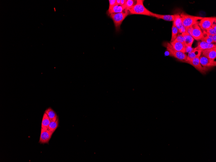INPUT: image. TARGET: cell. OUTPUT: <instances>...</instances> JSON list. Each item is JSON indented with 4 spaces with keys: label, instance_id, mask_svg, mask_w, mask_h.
<instances>
[{
    "label": "cell",
    "instance_id": "6da1fadb",
    "mask_svg": "<svg viewBox=\"0 0 216 162\" xmlns=\"http://www.w3.org/2000/svg\"><path fill=\"white\" fill-rule=\"evenodd\" d=\"M129 14V11L125 10L121 13L112 14L108 15L113 20L116 31L119 32L121 29V26L123 21Z\"/></svg>",
    "mask_w": 216,
    "mask_h": 162
},
{
    "label": "cell",
    "instance_id": "7a4b0ae2",
    "mask_svg": "<svg viewBox=\"0 0 216 162\" xmlns=\"http://www.w3.org/2000/svg\"><path fill=\"white\" fill-rule=\"evenodd\" d=\"M143 0H137L136 5L129 11L130 14L133 15H141L151 16V11L145 7L143 4Z\"/></svg>",
    "mask_w": 216,
    "mask_h": 162
},
{
    "label": "cell",
    "instance_id": "3957f363",
    "mask_svg": "<svg viewBox=\"0 0 216 162\" xmlns=\"http://www.w3.org/2000/svg\"><path fill=\"white\" fill-rule=\"evenodd\" d=\"M183 26L186 29L192 27L194 25L198 24L199 20L203 18L202 17L192 16L183 12L180 14Z\"/></svg>",
    "mask_w": 216,
    "mask_h": 162
},
{
    "label": "cell",
    "instance_id": "277c9868",
    "mask_svg": "<svg viewBox=\"0 0 216 162\" xmlns=\"http://www.w3.org/2000/svg\"><path fill=\"white\" fill-rule=\"evenodd\" d=\"M163 46L166 48L167 51H169L170 55L173 56L180 61L186 60L187 55L182 52L176 50L170 43L167 42H164L163 44Z\"/></svg>",
    "mask_w": 216,
    "mask_h": 162
},
{
    "label": "cell",
    "instance_id": "5b68a950",
    "mask_svg": "<svg viewBox=\"0 0 216 162\" xmlns=\"http://www.w3.org/2000/svg\"><path fill=\"white\" fill-rule=\"evenodd\" d=\"M199 56L190 61H182L183 62L186 63L193 66L198 71L202 74H205L208 71L209 68L203 67L201 65L200 61V57Z\"/></svg>",
    "mask_w": 216,
    "mask_h": 162
},
{
    "label": "cell",
    "instance_id": "8992f818",
    "mask_svg": "<svg viewBox=\"0 0 216 162\" xmlns=\"http://www.w3.org/2000/svg\"><path fill=\"white\" fill-rule=\"evenodd\" d=\"M216 17H203L199 22L198 25L203 31L206 30L211 27V26L216 23Z\"/></svg>",
    "mask_w": 216,
    "mask_h": 162
},
{
    "label": "cell",
    "instance_id": "52a82bcc",
    "mask_svg": "<svg viewBox=\"0 0 216 162\" xmlns=\"http://www.w3.org/2000/svg\"><path fill=\"white\" fill-rule=\"evenodd\" d=\"M53 132L48 129L41 128L39 142L41 144L48 143L52 137Z\"/></svg>",
    "mask_w": 216,
    "mask_h": 162
},
{
    "label": "cell",
    "instance_id": "ba28073f",
    "mask_svg": "<svg viewBox=\"0 0 216 162\" xmlns=\"http://www.w3.org/2000/svg\"><path fill=\"white\" fill-rule=\"evenodd\" d=\"M190 35L194 39L197 41L201 40L203 36V33L198 24L192 26V32Z\"/></svg>",
    "mask_w": 216,
    "mask_h": 162
},
{
    "label": "cell",
    "instance_id": "9c48e42d",
    "mask_svg": "<svg viewBox=\"0 0 216 162\" xmlns=\"http://www.w3.org/2000/svg\"><path fill=\"white\" fill-rule=\"evenodd\" d=\"M200 57V63L203 67L210 68L216 67V62L201 55Z\"/></svg>",
    "mask_w": 216,
    "mask_h": 162
},
{
    "label": "cell",
    "instance_id": "30bf717a",
    "mask_svg": "<svg viewBox=\"0 0 216 162\" xmlns=\"http://www.w3.org/2000/svg\"><path fill=\"white\" fill-rule=\"evenodd\" d=\"M215 47H216V45L214 44L204 42L201 41L198 42L197 47L196 48L197 50L202 51Z\"/></svg>",
    "mask_w": 216,
    "mask_h": 162
},
{
    "label": "cell",
    "instance_id": "8fae6325",
    "mask_svg": "<svg viewBox=\"0 0 216 162\" xmlns=\"http://www.w3.org/2000/svg\"><path fill=\"white\" fill-rule=\"evenodd\" d=\"M202 55L207 58L214 60L216 58V47L202 51Z\"/></svg>",
    "mask_w": 216,
    "mask_h": 162
},
{
    "label": "cell",
    "instance_id": "7c38bea8",
    "mask_svg": "<svg viewBox=\"0 0 216 162\" xmlns=\"http://www.w3.org/2000/svg\"><path fill=\"white\" fill-rule=\"evenodd\" d=\"M151 16L156 17L158 19H161L163 20L171 21H174L175 18L174 15H161L154 14L152 12H151Z\"/></svg>",
    "mask_w": 216,
    "mask_h": 162
},
{
    "label": "cell",
    "instance_id": "4fadbf2b",
    "mask_svg": "<svg viewBox=\"0 0 216 162\" xmlns=\"http://www.w3.org/2000/svg\"><path fill=\"white\" fill-rule=\"evenodd\" d=\"M126 9L124 6H121L116 5L114 6L109 7L107 11V14H116V13H121L124 11Z\"/></svg>",
    "mask_w": 216,
    "mask_h": 162
},
{
    "label": "cell",
    "instance_id": "5bb4252c",
    "mask_svg": "<svg viewBox=\"0 0 216 162\" xmlns=\"http://www.w3.org/2000/svg\"><path fill=\"white\" fill-rule=\"evenodd\" d=\"M175 18L173 23L178 30V33H181V30L183 27L181 17L179 14H175Z\"/></svg>",
    "mask_w": 216,
    "mask_h": 162
},
{
    "label": "cell",
    "instance_id": "9a60e30c",
    "mask_svg": "<svg viewBox=\"0 0 216 162\" xmlns=\"http://www.w3.org/2000/svg\"><path fill=\"white\" fill-rule=\"evenodd\" d=\"M170 44L176 50L186 53L185 46L183 44L175 41L171 42Z\"/></svg>",
    "mask_w": 216,
    "mask_h": 162
},
{
    "label": "cell",
    "instance_id": "2e32d148",
    "mask_svg": "<svg viewBox=\"0 0 216 162\" xmlns=\"http://www.w3.org/2000/svg\"><path fill=\"white\" fill-rule=\"evenodd\" d=\"M182 34L184 38L185 46H192L194 41L193 37L187 32L183 33Z\"/></svg>",
    "mask_w": 216,
    "mask_h": 162
},
{
    "label": "cell",
    "instance_id": "e0dca14e",
    "mask_svg": "<svg viewBox=\"0 0 216 162\" xmlns=\"http://www.w3.org/2000/svg\"><path fill=\"white\" fill-rule=\"evenodd\" d=\"M45 113L47 114L51 121H55L58 118L55 112L50 108L47 109Z\"/></svg>",
    "mask_w": 216,
    "mask_h": 162
},
{
    "label": "cell",
    "instance_id": "ac0fdd59",
    "mask_svg": "<svg viewBox=\"0 0 216 162\" xmlns=\"http://www.w3.org/2000/svg\"><path fill=\"white\" fill-rule=\"evenodd\" d=\"M202 51L196 49L188 54L187 58L186 61H190L199 56H201Z\"/></svg>",
    "mask_w": 216,
    "mask_h": 162
},
{
    "label": "cell",
    "instance_id": "d6986e66",
    "mask_svg": "<svg viewBox=\"0 0 216 162\" xmlns=\"http://www.w3.org/2000/svg\"><path fill=\"white\" fill-rule=\"evenodd\" d=\"M51 121L47 114L44 113L42 124V128L44 129H48Z\"/></svg>",
    "mask_w": 216,
    "mask_h": 162
},
{
    "label": "cell",
    "instance_id": "ffe728a7",
    "mask_svg": "<svg viewBox=\"0 0 216 162\" xmlns=\"http://www.w3.org/2000/svg\"><path fill=\"white\" fill-rule=\"evenodd\" d=\"M59 125L58 119H57L55 121H51L48 129L54 133L58 128Z\"/></svg>",
    "mask_w": 216,
    "mask_h": 162
},
{
    "label": "cell",
    "instance_id": "44dd1931",
    "mask_svg": "<svg viewBox=\"0 0 216 162\" xmlns=\"http://www.w3.org/2000/svg\"><path fill=\"white\" fill-rule=\"evenodd\" d=\"M137 1L134 0H126V3L124 5L126 9L129 11L134 6L136 3Z\"/></svg>",
    "mask_w": 216,
    "mask_h": 162
},
{
    "label": "cell",
    "instance_id": "7402d4cb",
    "mask_svg": "<svg viewBox=\"0 0 216 162\" xmlns=\"http://www.w3.org/2000/svg\"><path fill=\"white\" fill-rule=\"evenodd\" d=\"M178 33V29L173 23L172 27V35L171 42H173L175 40V39L177 36V34Z\"/></svg>",
    "mask_w": 216,
    "mask_h": 162
},
{
    "label": "cell",
    "instance_id": "603a6c76",
    "mask_svg": "<svg viewBox=\"0 0 216 162\" xmlns=\"http://www.w3.org/2000/svg\"><path fill=\"white\" fill-rule=\"evenodd\" d=\"M203 36L201 39V41L204 42L209 43H214L212 39L208 37L206 35L205 31H203Z\"/></svg>",
    "mask_w": 216,
    "mask_h": 162
},
{
    "label": "cell",
    "instance_id": "cb8c5ba5",
    "mask_svg": "<svg viewBox=\"0 0 216 162\" xmlns=\"http://www.w3.org/2000/svg\"><path fill=\"white\" fill-rule=\"evenodd\" d=\"M174 41L181 43L184 45V38L182 34H178Z\"/></svg>",
    "mask_w": 216,
    "mask_h": 162
},
{
    "label": "cell",
    "instance_id": "d4e9b609",
    "mask_svg": "<svg viewBox=\"0 0 216 162\" xmlns=\"http://www.w3.org/2000/svg\"><path fill=\"white\" fill-rule=\"evenodd\" d=\"M196 49V48H193L192 46H185V51L186 53H190Z\"/></svg>",
    "mask_w": 216,
    "mask_h": 162
},
{
    "label": "cell",
    "instance_id": "484cf974",
    "mask_svg": "<svg viewBox=\"0 0 216 162\" xmlns=\"http://www.w3.org/2000/svg\"><path fill=\"white\" fill-rule=\"evenodd\" d=\"M207 33L212 35H216V31L213 28L211 27L206 30V31Z\"/></svg>",
    "mask_w": 216,
    "mask_h": 162
},
{
    "label": "cell",
    "instance_id": "4316f807",
    "mask_svg": "<svg viewBox=\"0 0 216 162\" xmlns=\"http://www.w3.org/2000/svg\"><path fill=\"white\" fill-rule=\"evenodd\" d=\"M109 7H111L117 5L116 0H109Z\"/></svg>",
    "mask_w": 216,
    "mask_h": 162
},
{
    "label": "cell",
    "instance_id": "83f0119b",
    "mask_svg": "<svg viewBox=\"0 0 216 162\" xmlns=\"http://www.w3.org/2000/svg\"><path fill=\"white\" fill-rule=\"evenodd\" d=\"M126 0H121V6H123L125 5Z\"/></svg>",
    "mask_w": 216,
    "mask_h": 162
},
{
    "label": "cell",
    "instance_id": "f1b7e54d",
    "mask_svg": "<svg viewBox=\"0 0 216 162\" xmlns=\"http://www.w3.org/2000/svg\"><path fill=\"white\" fill-rule=\"evenodd\" d=\"M211 39H212V40H213L214 43H216V35H213V37H212V38H211Z\"/></svg>",
    "mask_w": 216,
    "mask_h": 162
},
{
    "label": "cell",
    "instance_id": "f546056e",
    "mask_svg": "<svg viewBox=\"0 0 216 162\" xmlns=\"http://www.w3.org/2000/svg\"><path fill=\"white\" fill-rule=\"evenodd\" d=\"M211 27L213 28L214 30L216 31V23H214L212 26H211Z\"/></svg>",
    "mask_w": 216,
    "mask_h": 162
},
{
    "label": "cell",
    "instance_id": "4dcf8cb0",
    "mask_svg": "<svg viewBox=\"0 0 216 162\" xmlns=\"http://www.w3.org/2000/svg\"><path fill=\"white\" fill-rule=\"evenodd\" d=\"M121 2V0H116V3L117 5H120Z\"/></svg>",
    "mask_w": 216,
    "mask_h": 162
}]
</instances>
